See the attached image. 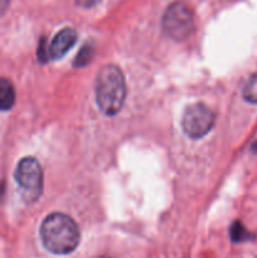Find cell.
I'll list each match as a JSON object with an SVG mask.
<instances>
[{"mask_svg": "<svg viewBox=\"0 0 257 258\" xmlns=\"http://www.w3.org/2000/svg\"><path fill=\"white\" fill-rule=\"evenodd\" d=\"M231 236H232V239H233L234 242H241V241H244V239L248 237V233H247V231L244 229V227L242 226L239 222H236V223L232 226Z\"/></svg>", "mask_w": 257, "mask_h": 258, "instance_id": "cell-10", "label": "cell"}, {"mask_svg": "<svg viewBox=\"0 0 257 258\" xmlns=\"http://www.w3.org/2000/svg\"><path fill=\"white\" fill-rule=\"evenodd\" d=\"M216 123V113L206 103L196 102L185 108L181 127L190 139H201L211 133Z\"/></svg>", "mask_w": 257, "mask_h": 258, "instance_id": "cell-5", "label": "cell"}, {"mask_svg": "<svg viewBox=\"0 0 257 258\" xmlns=\"http://www.w3.org/2000/svg\"><path fill=\"white\" fill-rule=\"evenodd\" d=\"M93 52H95V50H93V47L91 44L83 45V47L81 48L80 53L76 55L73 66H75V67H85V66H87L88 63L91 62V59H92Z\"/></svg>", "mask_w": 257, "mask_h": 258, "instance_id": "cell-8", "label": "cell"}, {"mask_svg": "<svg viewBox=\"0 0 257 258\" xmlns=\"http://www.w3.org/2000/svg\"><path fill=\"white\" fill-rule=\"evenodd\" d=\"M164 32L176 42L188 39L194 30V15L190 8L180 2L169 5L163 17Z\"/></svg>", "mask_w": 257, "mask_h": 258, "instance_id": "cell-3", "label": "cell"}, {"mask_svg": "<svg viewBox=\"0 0 257 258\" xmlns=\"http://www.w3.org/2000/svg\"><path fill=\"white\" fill-rule=\"evenodd\" d=\"M40 238L49 252L68 254L77 248L81 239L80 228L70 216L52 213L40 226Z\"/></svg>", "mask_w": 257, "mask_h": 258, "instance_id": "cell-1", "label": "cell"}, {"mask_svg": "<svg viewBox=\"0 0 257 258\" xmlns=\"http://www.w3.org/2000/svg\"><path fill=\"white\" fill-rule=\"evenodd\" d=\"M253 151H257V143L253 145Z\"/></svg>", "mask_w": 257, "mask_h": 258, "instance_id": "cell-13", "label": "cell"}, {"mask_svg": "<svg viewBox=\"0 0 257 258\" xmlns=\"http://www.w3.org/2000/svg\"><path fill=\"white\" fill-rule=\"evenodd\" d=\"M243 98L247 102L257 103V73L252 76L243 88Z\"/></svg>", "mask_w": 257, "mask_h": 258, "instance_id": "cell-9", "label": "cell"}, {"mask_svg": "<svg viewBox=\"0 0 257 258\" xmlns=\"http://www.w3.org/2000/svg\"><path fill=\"white\" fill-rule=\"evenodd\" d=\"M97 258H110V257H105V256H102V257H97Z\"/></svg>", "mask_w": 257, "mask_h": 258, "instance_id": "cell-14", "label": "cell"}, {"mask_svg": "<svg viewBox=\"0 0 257 258\" xmlns=\"http://www.w3.org/2000/svg\"><path fill=\"white\" fill-rule=\"evenodd\" d=\"M9 3H10V0H0V15H2L3 13L8 9V7H9Z\"/></svg>", "mask_w": 257, "mask_h": 258, "instance_id": "cell-12", "label": "cell"}, {"mask_svg": "<svg viewBox=\"0 0 257 258\" xmlns=\"http://www.w3.org/2000/svg\"><path fill=\"white\" fill-rule=\"evenodd\" d=\"M98 2L100 0H76L77 5H80L82 8H92L96 4H98Z\"/></svg>", "mask_w": 257, "mask_h": 258, "instance_id": "cell-11", "label": "cell"}, {"mask_svg": "<svg viewBox=\"0 0 257 258\" xmlns=\"http://www.w3.org/2000/svg\"><path fill=\"white\" fill-rule=\"evenodd\" d=\"M77 40V33L72 28H65L55 34L50 42L49 47H47L48 58L49 59H59L62 58Z\"/></svg>", "mask_w": 257, "mask_h": 258, "instance_id": "cell-6", "label": "cell"}, {"mask_svg": "<svg viewBox=\"0 0 257 258\" xmlns=\"http://www.w3.org/2000/svg\"><path fill=\"white\" fill-rule=\"evenodd\" d=\"M15 103V90L8 78H0V111H8Z\"/></svg>", "mask_w": 257, "mask_h": 258, "instance_id": "cell-7", "label": "cell"}, {"mask_svg": "<svg viewBox=\"0 0 257 258\" xmlns=\"http://www.w3.org/2000/svg\"><path fill=\"white\" fill-rule=\"evenodd\" d=\"M126 81L122 71L115 64H106L96 78V101L105 115L115 116L126 100Z\"/></svg>", "mask_w": 257, "mask_h": 258, "instance_id": "cell-2", "label": "cell"}, {"mask_svg": "<svg viewBox=\"0 0 257 258\" xmlns=\"http://www.w3.org/2000/svg\"><path fill=\"white\" fill-rule=\"evenodd\" d=\"M14 176L25 201L39 199L43 190V170L37 159L32 156L23 158L18 163Z\"/></svg>", "mask_w": 257, "mask_h": 258, "instance_id": "cell-4", "label": "cell"}]
</instances>
